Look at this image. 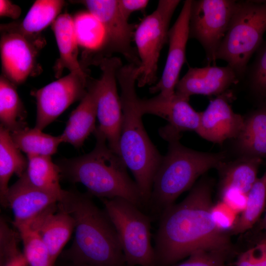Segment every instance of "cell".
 Here are the masks:
<instances>
[{
    "mask_svg": "<svg viewBox=\"0 0 266 266\" xmlns=\"http://www.w3.org/2000/svg\"><path fill=\"white\" fill-rule=\"evenodd\" d=\"M28 163L27 157L16 146L11 133L0 125V201L2 206L10 178L13 174L20 177L25 172Z\"/></svg>",
    "mask_w": 266,
    "mask_h": 266,
    "instance_id": "cb8c5ba5",
    "label": "cell"
},
{
    "mask_svg": "<svg viewBox=\"0 0 266 266\" xmlns=\"http://www.w3.org/2000/svg\"><path fill=\"white\" fill-rule=\"evenodd\" d=\"M244 118L235 113L223 95L211 100L207 108L200 112V123L196 133L203 138L221 144L235 139L240 133Z\"/></svg>",
    "mask_w": 266,
    "mask_h": 266,
    "instance_id": "e0dca14e",
    "label": "cell"
},
{
    "mask_svg": "<svg viewBox=\"0 0 266 266\" xmlns=\"http://www.w3.org/2000/svg\"><path fill=\"white\" fill-rule=\"evenodd\" d=\"M27 266H28V265Z\"/></svg>",
    "mask_w": 266,
    "mask_h": 266,
    "instance_id": "ee69618b",
    "label": "cell"
},
{
    "mask_svg": "<svg viewBox=\"0 0 266 266\" xmlns=\"http://www.w3.org/2000/svg\"><path fill=\"white\" fill-rule=\"evenodd\" d=\"M168 142L166 154L155 174L147 205L153 218H159L197 178L226 161L224 153L197 151L183 145L179 140Z\"/></svg>",
    "mask_w": 266,
    "mask_h": 266,
    "instance_id": "5b68a950",
    "label": "cell"
},
{
    "mask_svg": "<svg viewBox=\"0 0 266 266\" xmlns=\"http://www.w3.org/2000/svg\"><path fill=\"white\" fill-rule=\"evenodd\" d=\"M26 111L16 86L2 74L0 77V125L13 133L26 127Z\"/></svg>",
    "mask_w": 266,
    "mask_h": 266,
    "instance_id": "484cf974",
    "label": "cell"
},
{
    "mask_svg": "<svg viewBox=\"0 0 266 266\" xmlns=\"http://www.w3.org/2000/svg\"><path fill=\"white\" fill-rule=\"evenodd\" d=\"M65 4L63 0H36L21 23H15L18 28L28 34H39L54 22Z\"/></svg>",
    "mask_w": 266,
    "mask_h": 266,
    "instance_id": "f1b7e54d",
    "label": "cell"
},
{
    "mask_svg": "<svg viewBox=\"0 0 266 266\" xmlns=\"http://www.w3.org/2000/svg\"><path fill=\"white\" fill-rule=\"evenodd\" d=\"M27 265L25 266H27Z\"/></svg>",
    "mask_w": 266,
    "mask_h": 266,
    "instance_id": "7bdbcfd3",
    "label": "cell"
},
{
    "mask_svg": "<svg viewBox=\"0 0 266 266\" xmlns=\"http://www.w3.org/2000/svg\"><path fill=\"white\" fill-rule=\"evenodd\" d=\"M51 25L60 54L54 66L56 77L59 78L65 68L70 72L87 77L78 60V44L73 18L67 13L60 14Z\"/></svg>",
    "mask_w": 266,
    "mask_h": 266,
    "instance_id": "ffe728a7",
    "label": "cell"
},
{
    "mask_svg": "<svg viewBox=\"0 0 266 266\" xmlns=\"http://www.w3.org/2000/svg\"><path fill=\"white\" fill-rule=\"evenodd\" d=\"M258 50L251 69L250 82L254 92L266 101V41Z\"/></svg>",
    "mask_w": 266,
    "mask_h": 266,
    "instance_id": "d6a6232c",
    "label": "cell"
},
{
    "mask_svg": "<svg viewBox=\"0 0 266 266\" xmlns=\"http://www.w3.org/2000/svg\"><path fill=\"white\" fill-rule=\"evenodd\" d=\"M117 232L127 266H156L150 215L121 198L100 199Z\"/></svg>",
    "mask_w": 266,
    "mask_h": 266,
    "instance_id": "52a82bcc",
    "label": "cell"
},
{
    "mask_svg": "<svg viewBox=\"0 0 266 266\" xmlns=\"http://www.w3.org/2000/svg\"><path fill=\"white\" fill-rule=\"evenodd\" d=\"M189 99L175 94L169 99L157 95L150 99L138 100L139 109L142 115H157L168 123L159 129V134L166 141L179 140L185 131L197 132L199 129L200 112L196 111L189 103Z\"/></svg>",
    "mask_w": 266,
    "mask_h": 266,
    "instance_id": "5bb4252c",
    "label": "cell"
},
{
    "mask_svg": "<svg viewBox=\"0 0 266 266\" xmlns=\"http://www.w3.org/2000/svg\"><path fill=\"white\" fill-rule=\"evenodd\" d=\"M72 18L78 46L89 51L104 50L106 34L100 20L88 11L80 12Z\"/></svg>",
    "mask_w": 266,
    "mask_h": 266,
    "instance_id": "f546056e",
    "label": "cell"
},
{
    "mask_svg": "<svg viewBox=\"0 0 266 266\" xmlns=\"http://www.w3.org/2000/svg\"><path fill=\"white\" fill-rule=\"evenodd\" d=\"M253 248L257 266H266V241L263 239Z\"/></svg>",
    "mask_w": 266,
    "mask_h": 266,
    "instance_id": "f35d334b",
    "label": "cell"
},
{
    "mask_svg": "<svg viewBox=\"0 0 266 266\" xmlns=\"http://www.w3.org/2000/svg\"><path fill=\"white\" fill-rule=\"evenodd\" d=\"M62 266H91L86 265L76 264L72 263L65 262Z\"/></svg>",
    "mask_w": 266,
    "mask_h": 266,
    "instance_id": "ab89813d",
    "label": "cell"
},
{
    "mask_svg": "<svg viewBox=\"0 0 266 266\" xmlns=\"http://www.w3.org/2000/svg\"><path fill=\"white\" fill-rule=\"evenodd\" d=\"M238 75L231 66L215 65L189 67L179 80L175 94L187 98L193 95H218L238 81Z\"/></svg>",
    "mask_w": 266,
    "mask_h": 266,
    "instance_id": "ac0fdd59",
    "label": "cell"
},
{
    "mask_svg": "<svg viewBox=\"0 0 266 266\" xmlns=\"http://www.w3.org/2000/svg\"><path fill=\"white\" fill-rule=\"evenodd\" d=\"M266 32V0L237 1L227 33L216 58L225 61L238 76L246 70L253 55L262 45Z\"/></svg>",
    "mask_w": 266,
    "mask_h": 266,
    "instance_id": "8992f818",
    "label": "cell"
},
{
    "mask_svg": "<svg viewBox=\"0 0 266 266\" xmlns=\"http://www.w3.org/2000/svg\"><path fill=\"white\" fill-rule=\"evenodd\" d=\"M236 1L192 0L189 21V37L203 47L207 60L215 65L216 56L233 15Z\"/></svg>",
    "mask_w": 266,
    "mask_h": 266,
    "instance_id": "8fae6325",
    "label": "cell"
},
{
    "mask_svg": "<svg viewBox=\"0 0 266 266\" xmlns=\"http://www.w3.org/2000/svg\"><path fill=\"white\" fill-rule=\"evenodd\" d=\"M236 266H257L254 248L242 253L236 262Z\"/></svg>",
    "mask_w": 266,
    "mask_h": 266,
    "instance_id": "74e56055",
    "label": "cell"
},
{
    "mask_svg": "<svg viewBox=\"0 0 266 266\" xmlns=\"http://www.w3.org/2000/svg\"><path fill=\"white\" fill-rule=\"evenodd\" d=\"M262 159L247 157L222 163L217 168L220 173V195L228 191H235L247 195L257 179Z\"/></svg>",
    "mask_w": 266,
    "mask_h": 266,
    "instance_id": "7402d4cb",
    "label": "cell"
},
{
    "mask_svg": "<svg viewBox=\"0 0 266 266\" xmlns=\"http://www.w3.org/2000/svg\"><path fill=\"white\" fill-rule=\"evenodd\" d=\"M16 228L23 242L28 266H55L46 245L35 231L27 225Z\"/></svg>",
    "mask_w": 266,
    "mask_h": 266,
    "instance_id": "4dcf8cb0",
    "label": "cell"
},
{
    "mask_svg": "<svg viewBox=\"0 0 266 266\" xmlns=\"http://www.w3.org/2000/svg\"><path fill=\"white\" fill-rule=\"evenodd\" d=\"M88 192L64 190L58 206L75 223L74 241L62 252L64 261L91 266H127L115 228Z\"/></svg>",
    "mask_w": 266,
    "mask_h": 266,
    "instance_id": "7a4b0ae2",
    "label": "cell"
},
{
    "mask_svg": "<svg viewBox=\"0 0 266 266\" xmlns=\"http://www.w3.org/2000/svg\"><path fill=\"white\" fill-rule=\"evenodd\" d=\"M17 235L2 217L0 220V266H25L27 263L18 248Z\"/></svg>",
    "mask_w": 266,
    "mask_h": 266,
    "instance_id": "1f68e13d",
    "label": "cell"
},
{
    "mask_svg": "<svg viewBox=\"0 0 266 266\" xmlns=\"http://www.w3.org/2000/svg\"><path fill=\"white\" fill-rule=\"evenodd\" d=\"M89 79L70 72L31 94L36 102L35 128L43 130L55 120L71 104L81 100L88 91Z\"/></svg>",
    "mask_w": 266,
    "mask_h": 266,
    "instance_id": "7c38bea8",
    "label": "cell"
},
{
    "mask_svg": "<svg viewBox=\"0 0 266 266\" xmlns=\"http://www.w3.org/2000/svg\"><path fill=\"white\" fill-rule=\"evenodd\" d=\"M99 61L100 77L89 80L95 94L99 122L96 129L105 137L109 148L120 156L119 142L123 114L117 91V74L122 64L120 58L115 57L101 58Z\"/></svg>",
    "mask_w": 266,
    "mask_h": 266,
    "instance_id": "9c48e42d",
    "label": "cell"
},
{
    "mask_svg": "<svg viewBox=\"0 0 266 266\" xmlns=\"http://www.w3.org/2000/svg\"><path fill=\"white\" fill-rule=\"evenodd\" d=\"M96 145L88 154L58 163L61 177L80 183L92 196L100 199L121 198L140 209L144 206L139 188L129 175L122 158L108 146L105 137L97 129Z\"/></svg>",
    "mask_w": 266,
    "mask_h": 266,
    "instance_id": "277c9868",
    "label": "cell"
},
{
    "mask_svg": "<svg viewBox=\"0 0 266 266\" xmlns=\"http://www.w3.org/2000/svg\"><path fill=\"white\" fill-rule=\"evenodd\" d=\"M27 225L40 236L55 265L57 258L74 231L73 218L61 208L57 202L46 208Z\"/></svg>",
    "mask_w": 266,
    "mask_h": 266,
    "instance_id": "d6986e66",
    "label": "cell"
},
{
    "mask_svg": "<svg viewBox=\"0 0 266 266\" xmlns=\"http://www.w3.org/2000/svg\"><path fill=\"white\" fill-rule=\"evenodd\" d=\"M235 139L240 157L266 159V101L244 118Z\"/></svg>",
    "mask_w": 266,
    "mask_h": 266,
    "instance_id": "603a6c76",
    "label": "cell"
},
{
    "mask_svg": "<svg viewBox=\"0 0 266 266\" xmlns=\"http://www.w3.org/2000/svg\"><path fill=\"white\" fill-rule=\"evenodd\" d=\"M212 214L215 222L225 231H230L237 219L236 213L222 201L214 205Z\"/></svg>",
    "mask_w": 266,
    "mask_h": 266,
    "instance_id": "e575fe53",
    "label": "cell"
},
{
    "mask_svg": "<svg viewBox=\"0 0 266 266\" xmlns=\"http://www.w3.org/2000/svg\"><path fill=\"white\" fill-rule=\"evenodd\" d=\"M61 197L32 185L23 174L8 190L4 206L10 207L15 227L27 225Z\"/></svg>",
    "mask_w": 266,
    "mask_h": 266,
    "instance_id": "2e32d148",
    "label": "cell"
},
{
    "mask_svg": "<svg viewBox=\"0 0 266 266\" xmlns=\"http://www.w3.org/2000/svg\"><path fill=\"white\" fill-rule=\"evenodd\" d=\"M261 228L264 230L266 232V212L264 218L261 221Z\"/></svg>",
    "mask_w": 266,
    "mask_h": 266,
    "instance_id": "60d3db41",
    "label": "cell"
},
{
    "mask_svg": "<svg viewBox=\"0 0 266 266\" xmlns=\"http://www.w3.org/2000/svg\"><path fill=\"white\" fill-rule=\"evenodd\" d=\"M138 76V66L132 63L122 65L117 72L123 114L119 150L120 156L133 174L144 206H146L163 156L150 140L142 123L143 115L138 105L139 98L135 89Z\"/></svg>",
    "mask_w": 266,
    "mask_h": 266,
    "instance_id": "3957f363",
    "label": "cell"
},
{
    "mask_svg": "<svg viewBox=\"0 0 266 266\" xmlns=\"http://www.w3.org/2000/svg\"><path fill=\"white\" fill-rule=\"evenodd\" d=\"M11 137L16 146L27 156H48L55 154L60 143L61 135L46 134L36 128L26 127L13 133Z\"/></svg>",
    "mask_w": 266,
    "mask_h": 266,
    "instance_id": "4316f807",
    "label": "cell"
},
{
    "mask_svg": "<svg viewBox=\"0 0 266 266\" xmlns=\"http://www.w3.org/2000/svg\"><path fill=\"white\" fill-rule=\"evenodd\" d=\"M264 240H265V241H266V236H265V238L264 239Z\"/></svg>",
    "mask_w": 266,
    "mask_h": 266,
    "instance_id": "b9f144b4",
    "label": "cell"
},
{
    "mask_svg": "<svg viewBox=\"0 0 266 266\" xmlns=\"http://www.w3.org/2000/svg\"><path fill=\"white\" fill-rule=\"evenodd\" d=\"M96 118L95 96L89 80L86 95L71 112L65 130L60 135L63 142L68 143L76 148L80 147L96 130Z\"/></svg>",
    "mask_w": 266,
    "mask_h": 266,
    "instance_id": "44dd1931",
    "label": "cell"
},
{
    "mask_svg": "<svg viewBox=\"0 0 266 266\" xmlns=\"http://www.w3.org/2000/svg\"><path fill=\"white\" fill-rule=\"evenodd\" d=\"M148 3V0H118L119 9L128 20L132 13L145 9Z\"/></svg>",
    "mask_w": 266,
    "mask_h": 266,
    "instance_id": "d590c367",
    "label": "cell"
},
{
    "mask_svg": "<svg viewBox=\"0 0 266 266\" xmlns=\"http://www.w3.org/2000/svg\"><path fill=\"white\" fill-rule=\"evenodd\" d=\"M27 158L28 166L23 174L27 180L34 187L61 198L64 190L60 184L61 171L51 157L30 155Z\"/></svg>",
    "mask_w": 266,
    "mask_h": 266,
    "instance_id": "d4e9b609",
    "label": "cell"
},
{
    "mask_svg": "<svg viewBox=\"0 0 266 266\" xmlns=\"http://www.w3.org/2000/svg\"><path fill=\"white\" fill-rule=\"evenodd\" d=\"M85 6L101 23L105 32L104 50L123 55L130 62L139 66L137 52L131 45L134 26L130 24L121 12L118 0L73 1Z\"/></svg>",
    "mask_w": 266,
    "mask_h": 266,
    "instance_id": "4fadbf2b",
    "label": "cell"
},
{
    "mask_svg": "<svg viewBox=\"0 0 266 266\" xmlns=\"http://www.w3.org/2000/svg\"><path fill=\"white\" fill-rule=\"evenodd\" d=\"M192 0L184 2L179 15L168 34L169 47L165 66L160 80L149 89L152 94L165 99L172 98L182 67L186 61V48L189 38V21Z\"/></svg>",
    "mask_w": 266,
    "mask_h": 266,
    "instance_id": "9a60e30c",
    "label": "cell"
},
{
    "mask_svg": "<svg viewBox=\"0 0 266 266\" xmlns=\"http://www.w3.org/2000/svg\"><path fill=\"white\" fill-rule=\"evenodd\" d=\"M0 42L2 75L14 85L23 83L39 72L37 55L45 45L40 34H28L15 23L1 25Z\"/></svg>",
    "mask_w": 266,
    "mask_h": 266,
    "instance_id": "30bf717a",
    "label": "cell"
},
{
    "mask_svg": "<svg viewBox=\"0 0 266 266\" xmlns=\"http://www.w3.org/2000/svg\"><path fill=\"white\" fill-rule=\"evenodd\" d=\"M211 193V182L201 179L182 201L160 215L154 236L156 266L177 263L200 249L232 250L230 234L213 218Z\"/></svg>",
    "mask_w": 266,
    "mask_h": 266,
    "instance_id": "6da1fadb",
    "label": "cell"
},
{
    "mask_svg": "<svg viewBox=\"0 0 266 266\" xmlns=\"http://www.w3.org/2000/svg\"><path fill=\"white\" fill-rule=\"evenodd\" d=\"M228 253L215 250L200 249L181 263L169 266H225Z\"/></svg>",
    "mask_w": 266,
    "mask_h": 266,
    "instance_id": "836d02e7",
    "label": "cell"
},
{
    "mask_svg": "<svg viewBox=\"0 0 266 266\" xmlns=\"http://www.w3.org/2000/svg\"><path fill=\"white\" fill-rule=\"evenodd\" d=\"M266 203V169L247 194L245 207L229 231V234L241 233L252 228L263 213Z\"/></svg>",
    "mask_w": 266,
    "mask_h": 266,
    "instance_id": "83f0119b",
    "label": "cell"
},
{
    "mask_svg": "<svg viewBox=\"0 0 266 266\" xmlns=\"http://www.w3.org/2000/svg\"><path fill=\"white\" fill-rule=\"evenodd\" d=\"M180 1L159 0L156 9L145 17L134 30L133 38L140 64L137 86L151 85L157 80L161 50L168 41L171 17Z\"/></svg>",
    "mask_w": 266,
    "mask_h": 266,
    "instance_id": "ba28073f",
    "label": "cell"
},
{
    "mask_svg": "<svg viewBox=\"0 0 266 266\" xmlns=\"http://www.w3.org/2000/svg\"><path fill=\"white\" fill-rule=\"evenodd\" d=\"M21 12V8L10 0H0V17H6L16 20L20 17Z\"/></svg>",
    "mask_w": 266,
    "mask_h": 266,
    "instance_id": "8d00e7d4",
    "label": "cell"
}]
</instances>
